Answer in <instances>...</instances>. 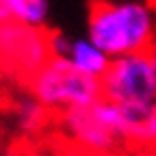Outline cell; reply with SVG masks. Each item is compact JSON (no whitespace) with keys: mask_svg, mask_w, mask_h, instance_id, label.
<instances>
[{"mask_svg":"<svg viewBox=\"0 0 156 156\" xmlns=\"http://www.w3.org/2000/svg\"><path fill=\"white\" fill-rule=\"evenodd\" d=\"M58 128L74 145L85 152L108 156L126 150L119 132V111L102 98L89 106L58 113Z\"/></svg>","mask_w":156,"mask_h":156,"instance_id":"3","label":"cell"},{"mask_svg":"<svg viewBox=\"0 0 156 156\" xmlns=\"http://www.w3.org/2000/svg\"><path fill=\"white\" fill-rule=\"evenodd\" d=\"M87 39L108 58L150 54L156 44V2L93 0L87 15Z\"/></svg>","mask_w":156,"mask_h":156,"instance_id":"1","label":"cell"},{"mask_svg":"<svg viewBox=\"0 0 156 156\" xmlns=\"http://www.w3.org/2000/svg\"><path fill=\"white\" fill-rule=\"evenodd\" d=\"M7 69L2 67V63H0V95H2L5 93V89H7Z\"/></svg>","mask_w":156,"mask_h":156,"instance_id":"11","label":"cell"},{"mask_svg":"<svg viewBox=\"0 0 156 156\" xmlns=\"http://www.w3.org/2000/svg\"><path fill=\"white\" fill-rule=\"evenodd\" d=\"M26 93H30L46 111L58 113L89 106L102 98L100 80L80 74L65 58L54 56L26 80Z\"/></svg>","mask_w":156,"mask_h":156,"instance_id":"2","label":"cell"},{"mask_svg":"<svg viewBox=\"0 0 156 156\" xmlns=\"http://www.w3.org/2000/svg\"><path fill=\"white\" fill-rule=\"evenodd\" d=\"M48 113L50 111H46L30 93H24L15 102L13 119H15V126L24 134H35L48 124Z\"/></svg>","mask_w":156,"mask_h":156,"instance_id":"8","label":"cell"},{"mask_svg":"<svg viewBox=\"0 0 156 156\" xmlns=\"http://www.w3.org/2000/svg\"><path fill=\"white\" fill-rule=\"evenodd\" d=\"M50 58L48 30L17 22L0 24V63L24 85Z\"/></svg>","mask_w":156,"mask_h":156,"instance_id":"5","label":"cell"},{"mask_svg":"<svg viewBox=\"0 0 156 156\" xmlns=\"http://www.w3.org/2000/svg\"><path fill=\"white\" fill-rule=\"evenodd\" d=\"M117 111H119V132L124 147L141 152L156 150V100L122 104L117 106Z\"/></svg>","mask_w":156,"mask_h":156,"instance_id":"6","label":"cell"},{"mask_svg":"<svg viewBox=\"0 0 156 156\" xmlns=\"http://www.w3.org/2000/svg\"><path fill=\"white\" fill-rule=\"evenodd\" d=\"M65 61H69L72 67L78 69L80 74L100 80L108 69L111 58L95 44H91L87 37H74L69 41V50L65 54Z\"/></svg>","mask_w":156,"mask_h":156,"instance_id":"7","label":"cell"},{"mask_svg":"<svg viewBox=\"0 0 156 156\" xmlns=\"http://www.w3.org/2000/svg\"><path fill=\"white\" fill-rule=\"evenodd\" d=\"M11 22V13H9V0H0V24Z\"/></svg>","mask_w":156,"mask_h":156,"instance_id":"10","label":"cell"},{"mask_svg":"<svg viewBox=\"0 0 156 156\" xmlns=\"http://www.w3.org/2000/svg\"><path fill=\"white\" fill-rule=\"evenodd\" d=\"M150 61H152V72H154V85H156V44L150 50Z\"/></svg>","mask_w":156,"mask_h":156,"instance_id":"12","label":"cell"},{"mask_svg":"<svg viewBox=\"0 0 156 156\" xmlns=\"http://www.w3.org/2000/svg\"><path fill=\"white\" fill-rule=\"evenodd\" d=\"M0 156H46V154L35 152V150H5Z\"/></svg>","mask_w":156,"mask_h":156,"instance_id":"9","label":"cell"},{"mask_svg":"<svg viewBox=\"0 0 156 156\" xmlns=\"http://www.w3.org/2000/svg\"><path fill=\"white\" fill-rule=\"evenodd\" d=\"M100 89L102 100L117 106L156 100L150 54H126L111 58L106 74L100 78Z\"/></svg>","mask_w":156,"mask_h":156,"instance_id":"4","label":"cell"}]
</instances>
